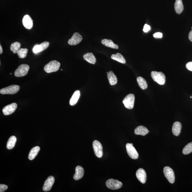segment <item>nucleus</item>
I'll return each mask as SVG.
<instances>
[{
  "label": "nucleus",
  "mask_w": 192,
  "mask_h": 192,
  "mask_svg": "<svg viewBox=\"0 0 192 192\" xmlns=\"http://www.w3.org/2000/svg\"><path fill=\"white\" fill-rule=\"evenodd\" d=\"M60 66L61 64L59 62L54 60L46 64L44 67V70L47 73L55 72L59 70Z\"/></svg>",
  "instance_id": "obj_1"
},
{
  "label": "nucleus",
  "mask_w": 192,
  "mask_h": 192,
  "mask_svg": "<svg viewBox=\"0 0 192 192\" xmlns=\"http://www.w3.org/2000/svg\"><path fill=\"white\" fill-rule=\"evenodd\" d=\"M151 75L154 81L159 84L163 85L165 84L166 76L163 72L152 71L151 72Z\"/></svg>",
  "instance_id": "obj_2"
},
{
  "label": "nucleus",
  "mask_w": 192,
  "mask_h": 192,
  "mask_svg": "<svg viewBox=\"0 0 192 192\" xmlns=\"http://www.w3.org/2000/svg\"><path fill=\"white\" fill-rule=\"evenodd\" d=\"M20 89L18 85H13L1 89L0 93L2 94H14L19 91Z\"/></svg>",
  "instance_id": "obj_3"
},
{
  "label": "nucleus",
  "mask_w": 192,
  "mask_h": 192,
  "mask_svg": "<svg viewBox=\"0 0 192 192\" xmlns=\"http://www.w3.org/2000/svg\"><path fill=\"white\" fill-rule=\"evenodd\" d=\"M135 96L134 94H128L123 99V102L124 106L128 109H132L134 105Z\"/></svg>",
  "instance_id": "obj_4"
},
{
  "label": "nucleus",
  "mask_w": 192,
  "mask_h": 192,
  "mask_svg": "<svg viewBox=\"0 0 192 192\" xmlns=\"http://www.w3.org/2000/svg\"><path fill=\"white\" fill-rule=\"evenodd\" d=\"M30 69L29 65L22 64L15 71V76L18 77H20L26 76L28 74Z\"/></svg>",
  "instance_id": "obj_5"
},
{
  "label": "nucleus",
  "mask_w": 192,
  "mask_h": 192,
  "mask_svg": "<svg viewBox=\"0 0 192 192\" xmlns=\"http://www.w3.org/2000/svg\"><path fill=\"white\" fill-rule=\"evenodd\" d=\"M106 186L108 188L112 190H118L123 186V183L118 180L111 179L106 181Z\"/></svg>",
  "instance_id": "obj_6"
},
{
  "label": "nucleus",
  "mask_w": 192,
  "mask_h": 192,
  "mask_svg": "<svg viewBox=\"0 0 192 192\" xmlns=\"http://www.w3.org/2000/svg\"><path fill=\"white\" fill-rule=\"evenodd\" d=\"M163 172L165 176H166L169 182L171 183H174L175 176L173 170L169 167L166 166L164 168Z\"/></svg>",
  "instance_id": "obj_7"
},
{
  "label": "nucleus",
  "mask_w": 192,
  "mask_h": 192,
  "mask_svg": "<svg viewBox=\"0 0 192 192\" xmlns=\"http://www.w3.org/2000/svg\"><path fill=\"white\" fill-rule=\"evenodd\" d=\"M93 147L96 156L98 158L102 157L103 155V146L99 141L95 140L93 143Z\"/></svg>",
  "instance_id": "obj_8"
},
{
  "label": "nucleus",
  "mask_w": 192,
  "mask_h": 192,
  "mask_svg": "<svg viewBox=\"0 0 192 192\" xmlns=\"http://www.w3.org/2000/svg\"><path fill=\"white\" fill-rule=\"evenodd\" d=\"M127 152L130 157L132 159H138L139 155L137 152L133 145L131 143H127L126 145Z\"/></svg>",
  "instance_id": "obj_9"
},
{
  "label": "nucleus",
  "mask_w": 192,
  "mask_h": 192,
  "mask_svg": "<svg viewBox=\"0 0 192 192\" xmlns=\"http://www.w3.org/2000/svg\"><path fill=\"white\" fill-rule=\"evenodd\" d=\"M82 40L83 38L81 34L78 33H75L68 40V44L70 45H76L81 43Z\"/></svg>",
  "instance_id": "obj_10"
},
{
  "label": "nucleus",
  "mask_w": 192,
  "mask_h": 192,
  "mask_svg": "<svg viewBox=\"0 0 192 192\" xmlns=\"http://www.w3.org/2000/svg\"><path fill=\"white\" fill-rule=\"evenodd\" d=\"M50 43L47 41L43 42L40 45H35L33 49V52L36 54L45 50L49 46Z\"/></svg>",
  "instance_id": "obj_11"
},
{
  "label": "nucleus",
  "mask_w": 192,
  "mask_h": 192,
  "mask_svg": "<svg viewBox=\"0 0 192 192\" xmlns=\"http://www.w3.org/2000/svg\"><path fill=\"white\" fill-rule=\"evenodd\" d=\"M17 108V104L16 103H13L6 106L3 109V113L5 115H9L12 114L16 111Z\"/></svg>",
  "instance_id": "obj_12"
},
{
  "label": "nucleus",
  "mask_w": 192,
  "mask_h": 192,
  "mask_svg": "<svg viewBox=\"0 0 192 192\" xmlns=\"http://www.w3.org/2000/svg\"><path fill=\"white\" fill-rule=\"evenodd\" d=\"M55 179L54 177L50 176L47 179L44 183L43 187V191L47 192L50 191L55 182Z\"/></svg>",
  "instance_id": "obj_13"
},
{
  "label": "nucleus",
  "mask_w": 192,
  "mask_h": 192,
  "mask_svg": "<svg viewBox=\"0 0 192 192\" xmlns=\"http://www.w3.org/2000/svg\"><path fill=\"white\" fill-rule=\"evenodd\" d=\"M136 176L140 182L142 183H146L147 180L146 173L143 169L140 168L137 171Z\"/></svg>",
  "instance_id": "obj_14"
},
{
  "label": "nucleus",
  "mask_w": 192,
  "mask_h": 192,
  "mask_svg": "<svg viewBox=\"0 0 192 192\" xmlns=\"http://www.w3.org/2000/svg\"><path fill=\"white\" fill-rule=\"evenodd\" d=\"M33 20L29 15H26L24 16L22 20L23 26L28 29H31L33 26Z\"/></svg>",
  "instance_id": "obj_15"
},
{
  "label": "nucleus",
  "mask_w": 192,
  "mask_h": 192,
  "mask_svg": "<svg viewBox=\"0 0 192 192\" xmlns=\"http://www.w3.org/2000/svg\"><path fill=\"white\" fill-rule=\"evenodd\" d=\"M76 173L73 176L75 180H78L83 178L84 176V169L80 166H77L75 169Z\"/></svg>",
  "instance_id": "obj_16"
},
{
  "label": "nucleus",
  "mask_w": 192,
  "mask_h": 192,
  "mask_svg": "<svg viewBox=\"0 0 192 192\" xmlns=\"http://www.w3.org/2000/svg\"><path fill=\"white\" fill-rule=\"evenodd\" d=\"M181 123L179 122H175L173 123L172 128L173 134L176 136H179L181 133Z\"/></svg>",
  "instance_id": "obj_17"
},
{
  "label": "nucleus",
  "mask_w": 192,
  "mask_h": 192,
  "mask_svg": "<svg viewBox=\"0 0 192 192\" xmlns=\"http://www.w3.org/2000/svg\"><path fill=\"white\" fill-rule=\"evenodd\" d=\"M149 132L147 128L143 126H140L137 127L135 130V133L137 135H141L145 136Z\"/></svg>",
  "instance_id": "obj_18"
},
{
  "label": "nucleus",
  "mask_w": 192,
  "mask_h": 192,
  "mask_svg": "<svg viewBox=\"0 0 192 192\" xmlns=\"http://www.w3.org/2000/svg\"><path fill=\"white\" fill-rule=\"evenodd\" d=\"M107 73L108 78L110 84L111 86L116 85L118 82L117 78L116 75L112 71H110Z\"/></svg>",
  "instance_id": "obj_19"
},
{
  "label": "nucleus",
  "mask_w": 192,
  "mask_h": 192,
  "mask_svg": "<svg viewBox=\"0 0 192 192\" xmlns=\"http://www.w3.org/2000/svg\"><path fill=\"white\" fill-rule=\"evenodd\" d=\"M83 58L91 64H95L96 62V57L92 53H87L83 56Z\"/></svg>",
  "instance_id": "obj_20"
},
{
  "label": "nucleus",
  "mask_w": 192,
  "mask_h": 192,
  "mask_svg": "<svg viewBox=\"0 0 192 192\" xmlns=\"http://www.w3.org/2000/svg\"><path fill=\"white\" fill-rule=\"evenodd\" d=\"M101 43L103 45L107 47H110L113 49H118V47L117 45L115 44L112 40H111L104 39L102 40Z\"/></svg>",
  "instance_id": "obj_21"
},
{
  "label": "nucleus",
  "mask_w": 192,
  "mask_h": 192,
  "mask_svg": "<svg viewBox=\"0 0 192 192\" xmlns=\"http://www.w3.org/2000/svg\"><path fill=\"white\" fill-rule=\"evenodd\" d=\"M175 11L178 14L182 12L183 10V6L182 0H176L174 4Z\"/></svg>",
  "instance_id": "obj_22"
},
{
  "label": "nucleus",
  "mask_w": 192,
  "mask_h": 192,
  "mask_svg": "<svg viewBox=\"0 0 192 192\" xmlns=\"http://www.w3.org/2000/svg\"><path fill=\"white\" fill-rule=\"evenodd\" d=\"M80 96V92L78 90L76 91L73 93V96L70 99V105L71 106H74L76 105L79 100Z\"/></svg>",
  "instance_id": "obj_23"
},
{
  "label": "nucleus",
  "mask_w": 192,
  "mask_h": 192,
  "mask_svg": "<svg viewBox=\"0 0 192 192\" xmlns=\"http://www.w3.org/2000/svg\"><path fill=\"white\" fill-rule=\"evenodd\" d=\"M40 149L39 146H37L34 147L32 148L31 151H30L29 156H28V158L30 160H33L36 157L38 154V152Z\"/></svg>",
  "instance_id": "obj_24"
},
{
  "label": "nucleus",
  "mask_w": 192,
  "mask_h": 192,
  "mask_svg": "<svg viewBox=\"0 0 192 192\" xmlns=\"http://www.w3.org/2000/svg\"><path fill=\"white\" fill-rule=\"evenodd\" d=\"M111 58L120 63L125 64L126 61L125 58L121 53H118L116 54H113L111 56Z\"/></svg>",
  "instance_id": "obj_25"
},
{
  "label": "nucleus",
  "mask_w": 192,
  "mask_h": 192,
  "mask_svg": "<svg viewBox=\"0 0 192 192\" xmlns=\"http://www.w3.org/2000/svg\"><path fill=\"white\" fill-rule=\"evenodd\" d=\"M16 140L17 139L16 136H13L10 137L8 140L6 145V147L8 149H12L14 147L16 144Z\"/></svg>",
  "instance_id": "obj_26"
},
{
  "label": "nucleus",
  "mask_w": 192,
  "mask_h": 192,
  "mask_svg": "<svg viewBox=\"0 0 192 192\" xmlns=\"http://www.w3.org/2000/svg\"><path fill=\"white\" fill-rule=\"evenodd\" d=\"M137 81L140 88L143 90L147 89L148 87L147 83L145 79L141 77H139L137 78Z\"/></svg>",
  "instance_id": "obj_27"
},
{
  "label": "nucleus",
  "mask_w": 192,
  "mask_h": 192,
  "mask_svg": "<svg viewBox=\"0 0 192 192\" xmlns=\"http://www.w3.org/2000/svg\"><path fill=\"white\" fill-rule=\"evenodd\" d=\"M21 47V44L18 42H16L13 43L11 45L10 49L11 51L13 52V53H17L18 51L20 49Z\"/></svg>",
  "instance_id": "obj_28"
},
{
  "label": "nucleus",
  "mask_w": 192,
  "mask_h": 192,
  "mask_svg": "<svg viewBox=\"0 0 192 192\" xmlns=\"http://www.w3.org/2000/svg\"><path fill=\"white\" fill-rule=\"evenodd\" d=\"M28 50L27 48H21L17 52L19 57L21 58H24L27 56Z\"/></svg>",
  "instance_id": "obj_29"
},
{
  "label": "nucleus",
  "mask_w": 192,
  "mask_h": 192,
  "mask_svg": "<svg viewBox=\"0 0 192 192\" xmlns=\"http://www.w3.org/2000/svg\"><path fill=\"white\" fill-rule=\"evenodd\" d=\"M192 152V142L188 143L185 146L183 150V154L187 155L191 153Z\"/></svg>",
  "instance_id": "obj_30"
},
{
  "label": "nucleus",
  "mask_w": 192,
  "mask_h": 192,
  "mask_svg": "<svg viewBox=\"0 0 192 192\" xmlns=\"http://www.w3.org/2000/svg\"><path fill=\"white\" fill-rule=\"evenodd\" d=\"M8 188L7 185L4 184L0 185V192H3L6 191Z\"/></svg>",
  "instance_id": "obj_31"
},
{
  "label": "nucleus",
  "mask_w": 192,
  "mask_h": 192,
  "mask_svg": "<svg viewBox=\"0 0 192 192\" xmlns=\"http://www.w3.org/2000/svg\"><path fill=\"white\" fill-rule=\"evenodd\" d=\"M151 29V27L149 25L146 24L145 25L143 28V31L145 33L148 32Z\"/></svg>",
  "instance_id": "obj_32"
},
{
  "label": "nucleus",
  "mask_w": 192,
  "mask_h": 192,
  "mask_svg": "<svg viewBox=\"0 0 192 192\" xmlns=\"http://www.w3.org/2000/svg\"><path fill=\"white\" fill-rule=\"evenodd\" d=\"M186 67L187 69L192 72V62H190L187 63Z\"/></svg>",
  "instance_id": "obj_33"
},
{
  "label": "nucleus",
  "mask_w": 192,
  "mask_h": 192,
  "mask_svg": "<svg viewBox=\"0 0 192 192\" xmlns=\"http://www.w3.org/2000/svg\"><path fill=\"white\" fill-rule=\"evenodd\" d=\"M153 36L156 38H162L163 34L160 32L156 33L153 35Z\"/></svg>",
  "instance_id": "obj_34"
},
{
  "label": "nucleus",
  "mask_w": 192,
  "mask_h": 192,
  "mask_svg": "<svg viewBox=\"0 0 192 192\" xmlns=\"http://www.w3.org/2000/svg\"><path fill=\"white\" fill-rule=\"evenodd\" d=\"M188 38L192 42V30L190 31L189 35H188Z\"/></svg>",
  "instance_id": "obj_35"
},
{
  "label": "nucleus",
  "mask_w": 192,
  "mask_h": 192,
  "mask_svg": "<svg viewBox=\"0 0 192 192\" xmlns=\"http://www.w3.org/2000/svg\"><path fill=\"white\" fill-rule=\"evenodd\" d=\"M3 50L2 49V47H1V45H0V54H1L3 53Z\"/></svg>",
  "instance_id": "obj_36"
},
{
  "label": "nucleus",
  "mask_w": 192,
  "mask_h": 192,
  "mask_svg": "<svg viewBox=\"0 0 192 192\" xmlns=\"http://www.w3.org/2000/svg\"><path fill=\"white\" fill-rule=\"evenodd\" d=\"M131 144L132 145H133V144H132V143H131Z\"/></svg>",
  "instance_id": "obj_37"
},
{
  "label": "nucleus",
  "mask_w": 192,
  "mask_h": 192,
  "mask_svg": "<svg viewBox=\"0 0 192 192\" xmlns=\"http://www.w3.org/2000/svg\"><path fill=\"white\" fill-rule=\"evenodd\" d=\"M191 29H192V27L191 28Z\"/></svg>",
  "instance_id": "obj_38"
},
{
  "label": "nucleus",
  "mask_w": 192,
  "mask_h": 192,
  "mask_svg": "<svg viewBox=\"0 0 192 192\" xmlns=\"http://www.w3.org/2000/svg\"></svg>",
  "instance_id": "obj_39"
}]
</instances>
